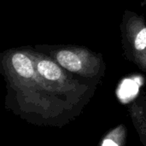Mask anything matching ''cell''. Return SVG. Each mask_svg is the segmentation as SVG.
I'll return each instance as SVG.
<instances>
[{"label":"cell","mask_w":146,"mask_h":146,"mask_svg":"<svg viewBox=\"0 0 146 146\" xmlns=\"http://www.w3.org/2000/svg\"><path fill=\"white\" fill-rule=\"evenodd\" d=\"M35 49L49 55L64 69L79 76L95 78L105 68L102 55L84 46L37 45Z\"/></svg>","instance_id":"cell-1"},{"label":"cell","mask_w":146,"mask_h":146,"mask_svg":"<svg viewBox=\"0 0 146 146\" xmlns=\"http://www.w3.org/2000/svg\"><path fill=\"white\" fill-rule=\"evenodd\" d=\"M35 69L50 92L74 94L84 88L68 71L61 67L51 56L36 49H31Z\"/></svg>","instance_id":"cell-2"},{"label":"cell","mask_w":146,"mask_h":146,"mask_svg":"<svg viewBox=\"0 0 146 146\" xmlns=\"http://www.w3.org/2000/svg\"><path fill=\"white\" fill-rule=\"evenodd\" d=\"M125 56L146 72V21L135 12L126 10L121 23Z\"/></svg>","instance_id":"cell-3"},{"label":"cell","mask_w":146,"mask_h":146,"mask_svg":"<svg viewBox=\"0 0 146 146\" xmlns=\"http://www.w3.org/2000/svg\"><path fill=\"white\" fill-rule=\"evenodd\" d=\"M102 146H119V145L116 142H115L112 138L109 137V138H106L104 140V142L102 144Z\"/></svg>","instance_id":"cell-4"}]
</instances>
